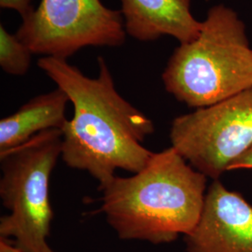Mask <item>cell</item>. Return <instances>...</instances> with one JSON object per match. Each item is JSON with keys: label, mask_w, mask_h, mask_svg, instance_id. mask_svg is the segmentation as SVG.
<instances>
[{"label": "cell", "mask_w": 252, "mask_h": 252, "mask_svg": "<svg viewBox=\"0 0 252 252\" xmlns=\"http://www.w3.org/2000/svg\"><path fill=\"white\" fill-rule=\"evenodd\" d=\"M98 76L90 78L67 62L41 57L38 67L68 96L74 115L62 129L64 163L88 172L103 186L118 169L142 170L153 155L143 146L154 133L153 121L118 92L110 69L99 56Z\"/></svg>", "instance_id": "cell-1"}, {"label": "cell", "mask_w": 252, "mask_h": 252, "mask_svg": "<svg viewBox=\"0 0 252 252\" xmlns=\"http://www.w3.org/2000/svg\"><path fill=\"white\" fill-rule=\"evenodd\" d=\"M162 80L165 90L190 108H206L252 87V49L234 9L207 11L198 36L180 44Z\"/></svg>", "instance_id": "cell-3"}, {"label": "cell", "mask_w": 252, "mask_h": 252, "mask_svg": "<svg viewBox=\"0 0 252 252\" xmlns=\"http://www.w3.org/2000/svg\"><path fill=\"white\" fill-rule=\"evenodd\" d=\"M67 94L56 88L29 100L18 110L0 121V152L27 143L35 135L51 129L62 130L67 119Z\"/></svg>", "instance_id": "cell-9"}, {"label": "cell", "mask_w": 252, "mask_h": 252, "mask_svg": "<svg viewBox=\"0 0 252 252\" xmlns=\"http://www.w3.org/2000/svg\"><path fill=\"white\" fill-rule=\"evenodd\" d=\"M31 1L32 0H0V7L1 9L14 10L24 18L33 9Z\"/></svg>", "instance_id": "cell-11"}, {"label": "cell", "mask_w": 252, "mask_h": 252, "mask_svg": "<svg viewBox=\"0 0 252 252\" xmlns=\"http://www.w3.org/2000/svg\"><path fill=\"white\" fill-rule=\"evenodd\" d=\"M0 252H22L17 250L12 244L4 240L0 239Z\"/></svg>", "instance_id": "cell-13"}, {"label": "cell", "mask_w": 252, "mask_h": 252, "mask_svg": "<svg viewBox=\"0 0 252 252\" xmlns=\"http://www.w3.org/2000/svg\"><path fill=\"white\" fill-rule=\"evenodd\" d=\"M126 34L139 41H153L163 36L180 44L198 36L202 22L194 18L190 0H120Z\"/></svg>", "instance_id": "cell-8"}, {"label": "cell", "mask_w": 252, "mask_h": 252, "mask_svg": "<svg viewBox=\"0 0 252 252\" xmlns=\"http://www.w3.org/2000/svg\"><path fill=\"white\" fill-rule=\"evenodd\" d=\"M62 154V130L51 129L0 152V239L22 252H55L48 243L54 212L50 180Z\"/></svg>", "instance_id": "cell-4"}, {"label": "cell", "mask_w": 252, "mask_h": 252, "mask_svg": "<svg viewBox=\"0 0 252 252\" xmlns=\"http://www.w3.org/2000/svg\"><path fill=\"white\" fill-rule=\"evenodd\" d=\"M185 241L188 252H252V206L215 180Z\"/></svg>", "instance_id": "cell-7"}, {"label": "cell", "mask_w": 252, "mask_h": 252, "mask_svg": "<svg viewBox=\"0 0 252 252\" xmlns=\"http://www.w3.org/2000/svg\"><path fill=\"white\" fill-rule=\"evenodd\" d=\"M23 19L16 35L33 54L67 60L82 48L125 44L120 10L101 0H40Z\"/></svg>", "instance_id": "cell-5"}, {"label": "cell", "mask_w": 252, "mask_h": 252, "mask_svg": "<svg viewBox=\"0 0 252 252\" xmlns=\"http://www.w3.org/2000/svg\"><path fill=\"white\" fill-rule=\"evenodd\" d=\"M170 140L197 171L218 180L252 145V87L176 118Z\"/></svg>", "instance_id": "cell-6"}, {"label": "cell", "mask_w": 252, "mask_h": 252, "mask_svg": "<svg viewBox=\"0 0 252 252\" xmlns=\"http://www.w3.org/2000/svg\"><path fill=\"white\" fill-rule=\"evenodd\" d=\"M239 168H252V145L229 165L228 170Z\"/></svg>", "instance_id": "cell-12"}, {"label": "cell", "mask_w": 252, "mask_h": 252, "mask_svg": "<svg viewBox=\"0 0 252 252\" xmlns=\"http://www.w3.org/2000/svg\"><path fill=\"white\" fill-rule=\"evenodd\" d=\"M207 178L170 147L131 177L115 176L98 187L101 211L122 240L170 243L198 222Z\"/></svg>", "instance_id": "cell-2"}, {"label": "cell", "mask_w": 252, "mask_h": 252, "mask_svg": "<svg viewBox=\"0 0 252 252\" xmlns=\"http://www.w3.org/2000/svg\"><path fill=\"white\" fill-rule=\"evenodd\" d=\"M33 53L16 34H10L0 25V66L4 72L11 76L26 75Z\"/></svg>", "instance_id": "cell-10"}]
</instances>
